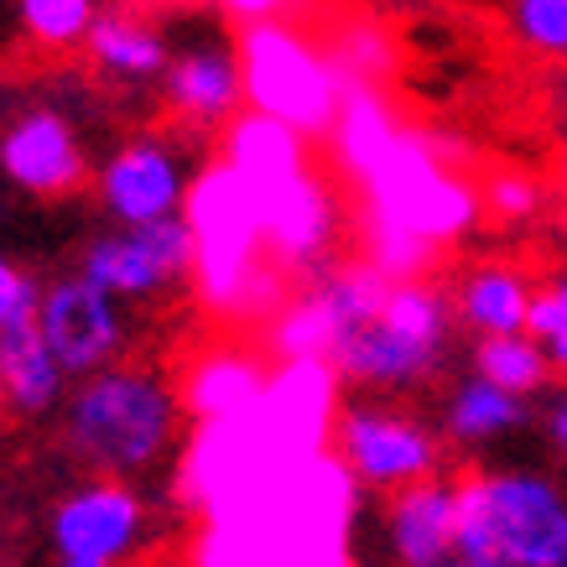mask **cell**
<instances>
[{
    "label": "cell",
    "instance_id": "obj_16",
    "mask_svg": "<svg viewBox=\"0 0 567 567\" xmlns=\"http://www.w3.org/2000/svg\"><path fill=\"white\" fill-rule=\"evenodd\" d=\"M385 551L395 567H443L458 557V480H422L385 499Z\"/></svg>",
    "mask_w": 567,
    "mask_h": 567
},
{
    "label": "cell",
    "instance_id": "obj_34",
    "mask_svg": "<svg viewBox=\"0 0 567 567\" xmlns=\"http://www.w3.org/2000/svg\"><path fill=\"white\" fill-rule=\"evenodd\" d=\"M11 412V406H6V375H0V416Z\"/></svg>",
    "mask_w": 567,
    "mask_h": 567
},
{
    "label": "cell",
    "instance_id": "obj_1",
    "mask_svg": "<svg viewBox=\"0 0 567 567\" xmlns=\"http://www.w3.org/2000/svg\"><path fill=\"white\" fill-rule=\"evenodd\" d=\"M333 152L360 188L364 260L391 281H422L432 250L464 240L484 219L480 183L464 177V146L395 121L380 89H349Z\"/></svg>",
    "mask_w": 567,
    "mask_h": 567
},
{
    "label": "cell",
    "instance_id": "obj_31",
    "mask_svg": "<svg viewBox=\"0 0 567 567\" xmlns=\"http://www.w3.org/2000/svg\"><path fill=\"white\" fill-rule=\"evenodd\" d=\"M551 370L567 380V339H563V344H551Z\"/></svg>",
    "mask_w": 567,
    "mask_h": 567
},
{
    "label": "cell",
    "instance_id": "obj_22",
    "mask_svg": "<svg viewBox=\"0 0 567 567\" xmlns=\"http://www.w3.org/2000/svg\"><path fill=\"white\" fill-rule=\"evenodd\" d=\"M474 375L499 385V391L532 401L536 391H547V380L557 375L551 370V349L532 333H511V339H474Z\"/></svg>",
    "mask_w": 567,
    "mask_h": 567
},
{
    "label": "cell",
    "instance_id": "obj_8",
    "mask_svg": "<svg viewBox=\"0 0 567 567\" xmlns=\"http://www.w3.org/2000/svg\"><path fill=\"white\" fill-rule=\"evenodd\" d=\"M391 276H380L370 260H339L323 276H312L308 287L276 312L260 344L271 364H328L354 328H364L391 297Z\"/></svg>",
    "mask_w": 567,
    "mask_h": 567
},
{
    "label": "cell",
    "instance_id": "obj_29",
    "mask_svg": "<svg viewBox=\"0 0 567 567\" xmlns=\"http://www.w3.org/2000/svg\"><path fill=\"white\" fill-rule=\"evenodd\" d=\"M224 17L245 32V27H260V21H276L281 17V6H276V0H229V6H224Z\"/></svg>",
    "mask_w": 567,
    "mask_h": 567
},
{
    "label": "cell",
    "instance_id": "obj_24",
    "mask_svg": "<svg viewBox=\"0 0 567 567\" xmlns=\"http://www.w3.org/2000/svg\"><path fill=\"white\" fill-rule=\"evenodd\" d=\"M17 21L21 32L42 42V48H73V42H89L100 11L89 0H21Z\"/></svg>",
    "mask_w": 567,
    "mask_h": 567
},
{
    "label": "cell",
    "instance_id": "obj_12",
    "mask_svg": "<svg viewBox=\"0 0 567 567\" xmlns=\"http://www.w3.org/2000/svg\"><path fill=\"white\" fill-rule=\"evenodd\" d=\"M37 328H42V339H48V349L58 354L73 385L125 364V349H131V318H125L121 297H110L79 271L52 276L42 287Z\"/></svg>",
    "mask_w": 567,
    "mask_h": 567
},
{
    "label": "cell",
    "instance_id": "obj_10",
    "mask_svg": "<svg viewBox=\"0 0 567 567\" xmlns=\"http://www.w3.org/2000/svg\"><path fill=\"white\" fill-rule=\"evenodd\" d=\"M198 183L188 146L167 131H136L100 162L94 193L110 214V229H141V224L183 219L188 193Z\"/></svg>",
    "mask_w": 567,
    "mask_h": 567
},
{
    "label": "cell",
    "instance_id": "obj_25",
    "mask_svg": "<svg viewBox=\"0 0 567 567\" xmlns=\"http://www.w3.org/2000/svg\"><path fill=\"white\" fill-rule=\"evenodd\" d=\"M505 27L526 52L567 63V0H516L505 11Z\"/></svg>",
    "mask_w": 567,
    "mask_h": 567
},
{
    "label": "cell",
    "instance_id": "obj_14",
    "mask_svg": "<svg viewBox=\"0 0 567 567\" xmlns=\"http://www.w3.org/2000/svg\"><path fill=\"white\" fill-rule=\"evenodd\" d=\"M0 173L27 198H69L89 183V141L63 110L21 104L0 125Z\"/></svg>",
    "mask_w": 567,
    "mask_h": 567
},
{
    "label": "cell",
    "instance_id": "obj_21",
    "mask_svg": "<svg viewBox=\"0 0 567 567\" xmlns=\"http://www.w3.org/2000/svg\"><path fill=\"white\" fill-rule=\"evenodd\" d=\"M532 422V401L499 391L480 375H464L443 401V437L453 447H489Z\"/></svg>",
    "mask_w": 567,
    "mask_h": 567
},
{
    "label": "cell",
    "instance_id": "obj_35",
    "mask_svg": "<svg viewBox=\"0 0 567 567\" xmlns=\"http://www.w3.org/2000/svg\"><path fill=\"white\" fill-rule=\"evenodd\" d=\"M58 567H100V563H58Z\"/></svg>",
    "mask_w": 567,
    "mask_h": 567
},
{
    "label": "cell",
    "instance_id": "obj_28",
    "mask_svg": "<svg viewBox=\"0 0 567 567\" xmlns=\"http://www.w3.org/2000/svg\"><path fill=\"white\" fill-rule=\"evenodd\" d=\"M37 308H42V281L27 276L17 260L0 250V328L17 323L21 312H37Z\"/></svg>",
    "mask_w": 567,
    "mask_h": 567
},
{
    "label": "cell",
    "instance_id": "obj_27",
    "mask_svg": "<svg viewBox=\"0 0 567 567\" xmlns=\"http://www.w3.org/2000/svg\"><path fill=\"white\" fill-rule=\"evenodd\" d=\"M532 339H542L547 349L567 339V276H551V281H542V287H536Z\"/></svg>",
    "mask_w": 567,
    "mask_h": 567
},
{
    "label": "cell",
    "instance_id": "obj_15",
    "mask_svg": "<svg viewBox=\"0 0 567 567\" xmlns=\"http://www.w3.org/2000/svg\"><path fill=\"white\" fill-rule=\"evenodd\" d=\"M162 104L188 131H229L245 110L240 48L219 32H188L173 48V69L162 79Z\"/></svg>",
    "mask_w": 567,
    "mask_h": 567
},
{
    "label": "cell",
    "instance_id": "obj_20",
    "mask_svg": "<svg viewBox=\"0 0 567 567\" xmlns=\"http://www.w3.org/2000/svg\"><path fill=\"white\" fill-rule=\"evenodd\" d=\"M266 380H271V364L235 344H224L214 354H198L177 391H183V412L198 416V427H208V422H229L245 406H256Z\"/></svg>",
    "mask_w": 567,
    "mask_h": 567
},
{
    "label": "cell",
    "instance_id": "obj_7",
    "mask_svg": "<svg viewBox=\"0 0 567 567\" xmlns=\"http://www.w3.org/2000/svg\"><path fill=\"white\" fill-rule=\"evenodd\" d=\"M240 73H245V104L250 115L287 125L302 141L333 136L344 115V79L333 69L328 48H318L302 27L287 17L260 21L240 32Z\"/></svg>",
    "mask_w": 567,
    "mask_h": 567
},
{
    "label": "cell",
    "instance_id": "obj_23",
    "mask_svg": "<svg viewBox=\"0 0 567 567\" xmlns=\"http://www.w3.org/2000/svg\"><path fill=\"white\" fill-rule=\"evenodd\" d=\"M328 58H333L344 89H375L380 79H385V69L395 63V48H391V37H385V27H375V21H349L344 32H339V42L328 48Z\"/></svg>",
    "mask_w": 567,
    "mask_h": 567
},
{
    "label": "cell",
    "instance_id": "obj_19",
    "mask_svg": "<svg viewBox=\"0 0 567 567\" xmlns=\"http://www.w3.org/2000/svg\"><path fill=\"white\" fill-rule=\"evenodd\" d=\"M0 375H6V406L17 416L63 412L69 401V375L42 339L37 312H21L17 323L0 328Z\"/></svg>",
    "mask_w": 567,
    "mask_h": 567
},
{
    "label": "cell",
    "instance_id": "obj_30",
    "mask_svg": "<svg viewBox=\"0 0 567 567\" xmlns=\"http://www.w3.org/2000/svg\"><path fill=\"white\" fill-rule=\"evenodd\" d=\"M547 443L557 447V458L567 464V391L547 406Z\"/></svg>",
    "mask_w": 567,
    "mask_h": 567
},
{
    "label": "cell",
    "instance_id": "obj_2",
    "mask_svg": "<svg viewBox=\"0 0 567 567\" xmlns=\"http://www.w3.org/2000/svg\"><path fill=\"white\" fill-rule=\"evenodd\" d=\"M219 162L235 167L240 183L256 198L260 229H266V250L287 276H323L339 266L333 250L344 240V198L312 173L308 141L287 131V125L250 115L224 131Z\"/></svg>",
    "mask_w": 567,
    "mask_h": 567
},
{
    "label": "cell",
    "instance_id": "obj_17",
    "mask_svg": "<svg viewBox=\"0 0 567 567\" xmlns=\"http://www.w3.org/2000/svg\"><path fill=\"white\" fill-rule=\"evenodd\" d=\"M447 297H453V318H458L474 339L532 333L536 281L520 271L516 260H474V266L453 281Z\"/></svg>",
    "mask_w": 567,
    "mask_h": 567
},
{
    "label": "cell",
    "instance_id": "obj_5",
    "mask_svg": "<svg viewBox=\"0 0 567 567\" xmlns=\"http://www.w3.org/2000/svg\"><path fill=\"white\" fill-rule=\"evenodd\" d=\"M458 557L489 567H567V489L536 468L464 474Z\"/></svg>",
    "mask_w": 567,
    "mask_h": 567
},
{
    "label": "cell",
    "instance_id": "obj_11",
    "mask_svg": "<svg viewBox=\"0 0 567 567\" xmlns=\"http://www.w3.org/2000/svg\"><path fill=\"white\" fill-rule=\"evenodd\" d=\"M198 271V245H193L188 219H162L141 229H100L79 250V276L104 287L121 302H146L193 281Z\"/></svg>",
    "mask_w": 567,
    "mask_h": 567
},
{
    "label": "cell",
    "instance_id": "obj_9",
    "mask_svg": "<svg viewBox=\"0 0 567 567\" xmlns=\"http://www.w3.org/2000/svg\"><path fill=\"white\" fill-rule=\"evenodd\" d=\"M333 453L360 495H401L443 468V432L401 406H344L333 422Z\"/></svg>",
    "mask_w": 567,
    "mask_h": 567
},
{
    "label": "cell",
    "instance_id": "obj_4",
    "mask_svg": "<svg viewBox=\"0 0 567 567\" xmlns=\"http://www.w3.org/2000/svg\"><path fill=\"white\" fill-rule=\"evenodd\" d=\"M183 219H188L193 245H198L193 287L204 297V308L224 323H245L266 333V323L292 302V292H287V271L266 250L256 198L240 183V173L224 162L198 167Z\"/></svg>",
    "mask_w": 567,
    "mask_h": 567
},
{
    "label": "cell",
    "instance_id": "obj_32",
    "mask_svg": "<svg viewBox=\"0 0 567 567\" xmlns=\"http://www.w3.org/2000/svg\"><path fill=\"white\" fill-rule=\"evenodd\" d=\"M557 193H563V204H567V152L557 156Z\"/></svg>",
    "mask_w": 567,
    "mask_h": 567
},
{
    "label": "cell",
    "instance_id": "obj_33",
    "mask_svg": "<svg viewBox=\"0 0 567 567\" xmlns=\"http://www.w3.org/2000/svg\"><path fill=\"white\" fill-rule=\"evenodd\" d=\"M443 567H489V563H468V557H453V563H443Z\"/></svg>",
    "mask_w": 567,
    "mask_h": 567
},
{
    "label": "cell",
    "instance_id": "obj_13",
    "mask_svg": "<svg viewBox=\"0 0 567 567\" xmlns=\"http://www.w3.org/2000/svg\"><path fill=\"white\" fill-rule=\"evenodd\" d=\"M146 499L136 484L121 480H84L63 489L48 511V542L58 563H131L146 542Z\"/></svg>",
    "mask_w": 567,
    "mask_h": 567
},
{
    "label": "cell",
    "instance_id": "obj_6",
    "mask_svg": "<svg viewBox=\"0 0 567 567\" xmlns=\"http://www.w3.org/2000/svg\"><path fill=\"white\" fill-rule=\"evenodd\" d=\"M453 297L437 281H395L391 297L364 328H354L344 349L333 354V375L364 391H416L427 385L447 360V339H453Z\"/></svg>",
    "mask_w": 567,
    "mask_h": 567
},
{
    "label": "cell",
    "instance_id": "obj_26",
    "mask_svg": "<svg viewBox=\"0 0 567 567\" xmlns=\"http://www.w3.org/2000/svg\"><path fill=\"white\" fill-rule=\"evenodd\" d=\"M480 198H484V214H495L499 224H520L542 214L547 188H542V177L520 173V167H499V173H489L480 183Z\"/></svg>",
    "mask_w": 567,
    "mask_h": 567
},
{
    "label": "cell",
    "instance_id": "obj_18",
    "mask_svg": "<svg viewBox=\"0 0 567 567\" xmlns=\"http://www.w3.org/2000/svg\"><path fill=\"white\" fill-rule=\"evenodd\" d=\"M173 37L167 27H156V21L136 17V11H100L94 21V32L84 42V58L89 69L110 79V84H156V79H167L173 69Z\"/></svg>",
    "mask_w": 567,
    "mask_h": 567
},
{
    "label": "cell",
    "instance_id": "obj_3",
    "mask_svg": "<svg viewBox=\"0 0 567 567\" xmlns=\"http://www.w3.org/2000/svg\"><path fill=\"white\" fill-rule=\"evenodd\" d=\"M183 391L152 364L125 360L79 380L58 412V443L94 480H141L177 447Z\"/></svg>",
    "mask_w": 567,
    "mask_h": 567
}]
</instances>
